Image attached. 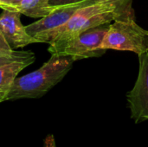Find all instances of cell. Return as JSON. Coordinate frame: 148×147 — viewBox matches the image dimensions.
<instances>
[{"label":"cell","mask_w":148,"mask_h":147,"mask_svg":"<svg viewBox=\"0 0 148 147\" xmlns=\"http://www.w3.org/2000/svg\"><path fill=\"white\" fill-rule=\"evenodd\" d=\"M75 62L71 56L53 54L37 70L16 77L12 82L6 101L36 99L43 96L64 78Z\"/></svg>","instance_id":"cell-1"},{"label":"cell","mask_w":148,"mask_h":147,"mask_svg":"<svg viewBox=\"0 0 148 147\" xmlns=\"http://www.w3.org/2000/svg\"><path fill=\"white\" fill-rule=\"evenodd\" d=\"M114 19V8L111 4L99 3L88 5L77 10L64 25L42 36L37 40L39 42L49 44L64 42L88 29L110 23Z\"/></svg>","instance_id":"cell-2"},{"label":"cell","mask_w":148,"mask_h":147,"mask_svg":"<svg viewBox=\"0 0 148 147\" xmlns=\"http://www.w3.org/2000/svg\"><path fill=\"white\" fill-rule=\"evenodd\" d=\"M110 23L88 29L78 36L61 42L49 44V52L53 55H69L75 61L90 57H99L107 50L101 48Z\"/></svg>","instance_id":"cell-3"},{"label":"cell","mask_w":148,"mask_h":147,"mask_svg":"<svg viewBox=\"0 0 148 147\" xmlns=\"http://www.w3.org/2000/svg\"><path fill=\"white\" fill-rule=\"evenodd\" d=\"M109 25L101 48L132 51L138 55L148 51V30L137 24L135 20L114 21Z\"/></svg>","instance_id":"cell-4"},{"label":"cell","mask_w":148,"mask_h":147,"mask_svg":"<svg viewBox=\"0 0 148 147\" xmlns=\"http://www.w3.org/2000/svg\"><path fill=\"white\" fill-rule=\"evenodd\" d=\"M139 62L137 80L127 94L131 118L135 123L148 120V51L139 55Z\"/></svg>","instance_id":"cell-5"},{"label":"cell","mask_w":148,"mask_h":147,"mask_svg":"<svg viewBox=\"0 0 148 147\" xmlns=\"http://www.w3.org/2000/svg\"><path fill=\"white\" fill-rule=\"evenodd\" d=\"M21 13L3 10L0 14V31L11 48H23L39 42L32 37L21 23Z\"/></svg>","instance_id":"cell-6"},{"label":"cell","mask_w":148,"mask_h":147,"mask_svg":"<svg viewBox=\"0 0 148 147\" xmlns=\"http://www.w3.org/2000/svg\"><path fill=\"white\" fill-rule=\"evenodd\" d=\"M88 5H91L88 0L77 4L56 8L50 14L42 17L40 20L25 26L26 30L32 37L37 40L42 36H44L64 25L77 10Z\"/></svg>","instance_id":"cell-7"},{"label":"cell","mask_w":148,"mask_h":147,"mask_svg":"<svg viewBox=\"0 0 148 147\" xmlns=\"http://www.w3.org/2000/svg\"><path fill=\"white\" fill-rule=\"evenodd\" d=\"M34 62L35 60H26L0 67V103L6 101L12 82L18 74Z\"/></svg>","instance_id":"cell-8"},{"label":"cell","mask_w":148,"mask_h":147,"mask_svg":"<svg viewBox=\"0 0 148 147\" xmlns=\"http://www.w3.org/2000/svg\"><path fill=\"white\" fill-rule=\"evenodd\" d=\"M49 0H23L16 11L33 18H42L50 14L54 10L49 3Z\"/></svg>","instance_id":"cell-9"},{"label":"cell","mask_w":148,"mask_h":147,"mask_svg":"<svg viewBox=\"0 0 148 147\" xmlns=\"http://www.w3.org/2000/svg\"><path fill=\"white\" fill-rule=\"evenodd\" d=\"M90 4L107 3L113 6L114 21L135 20V12L133 8V0H88Z\"/></svg>","instance_id":"cell-10"},{"label":"cell","mask_w":148,"mask_h":147,"mask_svg":"<svg viewBox=\"0 0 148 147\" xmlns=\"http://www.w3.org/2000/svg\"><path fill=\"white\" fill-rule=\"evenodd\" d=\"M26 60H36L35 54L30 51H14L10 55L0 54V67Z\"/></svg>","instance_id":"cell-11"},{"label":"cell","mask_w":148,"mask_h":147,"mask_svg":"<svg viewBox=\"0 0 148 147\" xmlns=\"http://www.w3.org/2000/svg\"><path fill=\"white\" fill-rule=\"evenodd\" d=\"M88 0H49V3L51 7L54 9L56 8H61L64 6H69L73 4H77L80 3H83Z\"/></svg>","instance_id":"cell-12"},{"label":"cell","mask_w":148,"mask_h":147,"mask_svg":"<svg viewBox=\"0 0 148 147\" xmlns=\"http://www.w3.org/2000/svg\"><path fill=\"white\" fill-rule=\"evenodd\" d=\"M23 0H0V8L3 10H9L16 11L17 7Z\"/></svg>","instance_id":"cell-13"},{"label":"cell","mask_w":148,"mask_h":147,"mask_svg":"<svg viewBox=\"0 0 148 147\" xmlns=\"http://www.w3.org/2000/svg\"><path fill=\"white\" fill-rule=\"evenodd\" d=\"M15 50L12 49V48L10 46V44L7 42L6 39L3 36L2 32L0 31V54L2 55H10Z\"/></svg>","instance_id":"cell-14"},{"label":"cell","mask_w":148,"mask_h":147,"mask_svg":"<svg viewBox=\"0 0 148 147\" xmlns=\"http://www.w3.org/2000/svg\"><path fill=\"white\" fill-rule=\"evenodd\" d=\"M42 147H57L56 144L55 138L52 134H49L45 138Z\"/></svg>","instance_id":"cell-15"}]
</instances>
